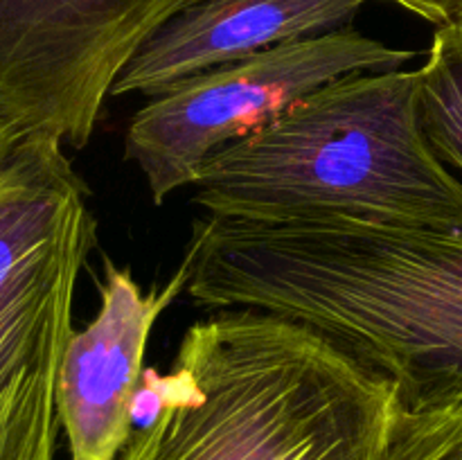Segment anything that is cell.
I'll list each match as a JSON object with an SVG mask.
<instances>
[{
	"label": "cell",
	"instance_id": "obj_1",
	"mask_svg": "<svg viewBox=\"0 0 462 460\" xmlns=\"http://www.w3.org/2000/svg\"><path fill=\"white\" fill-rule=\"evenodd\" d=\"M185 253L203 309L307 325L391 377L406 404L462 395V230L208 216Z\"/></svg>",
	"mask_w": 462,
	"mask_h": 460
},
{
	"label": "cell",
	"instance_id": "obj_2",
	"mask_svg": "<svg viewBox=\"0 0 462 460\" xmlns=\"http://www.w3.org/2000/svg\"><path fill=\"white\" fill-rule=\"evenodd\" d=\"M117 460H382L400 388L307 325L215 309L144 368Z\"/></svg>",
	"mask_w": 462,
	"mask_h": 460
},
{
	"label": "cell",
	"instance_id": "obj_3",
	"mask_svg": "<svg viewBox=\"0 0 462 460\" xmlns=\"http://www.w3.org/2000/svg\"><path fill=\"white\" fill-rule=\"evenodd\" d=\"M189 188L215 219L462 230V180L429 147L418 70L402 68L329 81L212 152Z\"/></svg>",
	"mask_w": 462,
	"mask_h": 460
},
{
	"label": "cell",
	"instance_id": "obj_4",
	"mask_svg": "<svg viewBox=\"0 0 462 460\" xmlns=\"http://www.w3.org/2000/svg\"><path fill=\"white\" fill-rule=\"evenodd\" d=\"M88 198L45 135H25L0 179V460L57 458L59 373L97 237Z\"/></svg>",
	"mask_w": 462,
	"mask_h": 460
},
{
	"label": "cell",
	"instance_id": "obj_5",
	"mask_svg": "<svg viewBox=\"0 0 462 460\" xmlns=\"http://www.w3.org/2000/svg\"><path fill=\"white\" fill-rule=\"evenodd\" d=\"M411 50L391 48L355 27L280 43L180 81L134 113L125 158L144 176L153 206L189 188L217 149L262 129L334 79L400 70Z\"/></svg>",
	"mask_w": 462,
	"mask_h": 460
},
{
	"label": "cell",
	"instance_id": "obj_6",
	"mask_svg": "<svg viewBox=\"0 0 462 460\" xmlns=\"http://www.w3.org/2000/svg\"><path fill=\"white\" fill-rule=\"evenodd\" d=\"M201 0H0V120L84 149L134 54Z\"/></svg>",
	"mask_w": 462,
	"mask_h": 460
},
{
	"label": "cell",
	"instance_id": "obj_7",
	"mask_svg": "<svg viewBox=\"0 0 462 460\" xmlns=\"http://www.w3.org/2000/svg\"><path fill=\"white\" fill-rule=\"evenodd\" d=\"M99 309L72 332L59 373V419L70 460H117L134 433V404L144 352L162 311L188 291L192 264L183 255L165 284L143 291L129 266L104 255Z\"/></svg>",
	"mask_w": 462,
	"mask_h": 460
},
{
	"label": "cell",
	"instance_id": "obj_8",
	"mask_svg": "<svg viewBox=\"0 0 462 460\" xmlns=\"http://www.w3.org/2000/svg\"><path fill=\"white\" fill-rule=\"evenodd\" d=\"M368 0H201L165 23L111 88L156 95L280 43L352 27Z\"/></svg>",
	"mask_w": 462,
	"mask_h": 460
},
{
	"label": "cell",
	"instance_id": "obj_9",
	"mask_svg": "<svg viewBox=\"0 0 462 460\" xmlns=\"http://www.w3.org/2000/svg\"><path fill=\"white\" fill-rule=\"evenodd\" d=\"M418 113L429 147L462 180V21L433 34L418 68Z\"/></svg>",
	"mask_w": 462,
	"mask_h": 460
},
{
	"label": "cell",
	"instance_id": "obj_10",
	"mask_svg": "<svg viewBox=\"0 0 462 460\" xmlns=\"http://www.w3.org/2000/svg\"><path fill=\"white\" fill-rule=\"evenodd\" d=\"M382 460H462V395L400 400Z\"/></svg>",
	"mask_w": 462,
	"mask_h": 460
},
{
	"label": "cell",
	"instance_id": "obj_11",
	"mask_svg": "<svg viewBox=\"0 0 462 460\" xmlns=\"http://www.w3.org/2000/svg\"><path fill=\"white\" fill-rule=\"evenodd\" d=\"M383 3L400 5L402 9L433 23V25L456 21L462 12V0H383Z\"/></svg>",
	"mask_w": 462,
	"mask_h": 460
},
{
	"label": "cell",
	"instance_id": "obj_12",
	"mask_svg": "<svg viewBox=\"0 0 462 460\" xmlns=\"http://www.w3.org/2000/svg\"><path fill=\"white\" fill-rule=\"evenodd\" d=\"M23 138H25V135L18 133V131L14 129V126H9L5 120H0V179L5 176L7 167L12 165L18 144H21Z\"/></svg>",
	"mask_w": 462,
	"mask_h": 460
},
{
	"label": "cell",
	"instance_id": "obj_13",
	"mask_svg": "<svg viewBox=\"0 0 462 460\" xmlns=\"http://www.w3.org/2000/svg\"><path fill=\"white\" fill-rule=\"evenodd\" d=\"M456 21H462V12H460V16H458V18H456Z\"/></svg>",
	"mask_w": 462,
	"mask_h": 460
}]
</instances>
